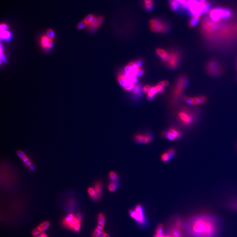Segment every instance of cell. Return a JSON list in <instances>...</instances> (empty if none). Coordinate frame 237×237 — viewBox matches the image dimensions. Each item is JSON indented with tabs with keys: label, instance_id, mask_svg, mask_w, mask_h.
Returning a JSON list of instances; mask_svg holds the SVG:
<instances>
[{
	"label": "cell",
	"instance_id": "cell-1",
	"mask_svg": "<svg viewBox=\"0 0 237 237\" xmlns=\"http://www.w3.org/2000/svg\"><path fill=\"white\" fill-rule=\"evenodd\" d=\"M186 228L187 232L192 237H218L221 223L215 216L198 214L189 218Z\"/></svg>",
	"mask_w": 237,
	"mask_h": 237
},
{
	"label": "cell",
	"instance_id": "cell-2",
	"mask_svg": "<svg viewBox=\"0 0 237 237\" xmlns=\"http://www.w3.org/2000/svg\"><path fill=\"white\" fill-rule=\"evenodd\" d=\"M195 115L189 108H182L178 111L177 118L180 125L184 127H189L193 124Z\"/></svg>",
	"mask_w": 237,
	"mask_h": 237
},
{
	"label": "cell",
	"instance_id": "cell-3",
	"mask_svg": "<svg viewBox=\"0 0 237 237\" xmlns=\"http://www.w3.org/2000/svg\"><path fill=\"white\" fill-rule=\"evenodd\" d=\"M130 216L134 219L141 227H145L148 225V220L145 217L144 210L142 206L138 204L135 207V209H130L129 210Z\"/></svg>",
	"mask_w": 237,
	"mask_h": 237
},
{
	"label": "cell",
	"instance_id": "cell-4",
	"mask_svg": "<svg viewBox=\"0 0 237 237\" xmlns=\"http://www.w3.org/2000/svg\"><path fill=\"white\" fill-rule=\"evenodd\" d=\"M188 84V79L186 76H180L177 80L175 87L173 91L172 105H175L178 99L182 95L183 91L186 87Z\"/></svg>",
	"mask_w": 237,
	"mask_h": 237
},
{
	"label": "cell",
	"instance_id": "cell-5",
	"mask_svg": "<svg viewBox=\"0 0 237 237\" xmlns=\"http://www.w3.org/2000/svg\"><path fill=\"white\" fill-rule=\"evenodd\" d=\"M149 26L152 31L154 33H166L169 30V24L159 18L152 19L149 21Z\"/></svg>",
	"mask_w": 237,
	"mask_h": 237
},
{
	"label": "cell",
	"instance_id": "cell-6",
	"mask_svg": "<svg viewBox=\"0 0 237 237\" xmlns=\"http://www.w3.org/2000/svg\"><path fill=\"white\" fill-rule=\"evenodd\" d=\"M209 15L213 21L218 22L221 19H227L231 17L232 13L228 9L217 8L210 10Z\"/></svg>",
	"mask_w": 237,
	"mask_h": 237
},
{
	"label": "cell",
	"instance_id": "cell-7",
	"mask_svg": "<svg viewBox=\"0 0 237 237\" xmlns=\"http://www.w3.org/2000/svg\"><path fill=\"white\" fill-rule=\"evenodd\" d=\"M153 136L151 132L138 133L135 135L134 141L136 143L139 144H148L152 142Z\"/></svg>",
	"mask_w": 237,
	"mask_h": 237
},
{
	"label": "cell",
	"instance_id": "cell-8",
	"mask_svg": "<svg viewBox=\"0 0 237 237\" xmlns=\"http://www.w3.org/2000/svg\"><path fill=\"white\" fill-rule=\"evenodd\" d=\"M180 53L174 51L168 53L167 59L165 61L169 68L175 69L178 66L180 59Z\"/></svg>",
	"mask_w": 237,
	"mask_h": 237
},
{
	"label": "cell",
	"instance_id": "cell-9",
	"mask_svg": "<svg viewBox=\"0 0 237 237\" xmlns=\"http://www.w3.org/2000/svg\"><path fill=\"white\" fill-rule=\"evenodd\" d=\"M17 154L18 156L21 159L23 163L24 164L25 167L27 168L28 169H29L31 171L34 170L35 167H34L33 163L24 152L21 150L18 151Z\"/></svg>",
	"mask_w": 237,
	"mask_h": 237
},
{
	"label": "cell",
	"instance_id": "cell-10",
	"mask_svg": "<svg viewBox=\"0 0 237 237\" xmlns=\"http://www.w3.org/2000/svg\"><path fill=\"white\" fill-rule=\"evenodd\" d=\"M207 72L211 75L217 76L221 73V69L218 62L211 61L208 64L207 66Z\"/></svg>",
	"mask_w": 237,
	"mask_h": 237
},
{
	"label": "cell",
	"instance_id": "cell-11",
	"mask_svg": "<svg viewBox=\"0 0 237 237\" xmlns=\"http://www.w3.org/2000/svg\"><path fill=\"white\" fill-rule=\"evenodd\" d=\"M183 100L187 103L193 105H198L206 102L207 101V98L204 96L193 97L185 96L183 97Z\"/></svg>",
	"mask_w": 237,
	"mask_h": 237
},
{
	"label": "cell",
	"instance_id": "cell-12",
	"mask_svg": "<svg viewBox=\"0 0 237 237\" xmlns=\"http://www.w3.org/2000/svg\"><path fill=\"white\" fill-rule=\"evenodd\" d=\"M187 0H169L170 8L174 11H178L180 9H185Z\"/></svg>",
	"mask_w": 237,
	"mask_h": 237
},
{
	"label": "cell",
	"instance_id": "cell-13",
	"mask_svg": "<svg viewBox=\"0 0 237 237\" xmlns=\"http://www.w3.org/2000/svg\"><path fill=\"white\" fill-rule=\"evenodd\" d=\"M103 20L104 19L102 16H99L95 17L91 24L88 25V30H89L91 32H95L101 25Z\"/></svg>",
	"mask_w": 237,
	"mask_h": 237
},
{
	"label": "cell",
	"instance_id": "cell-14",
	"mask_svg": "<svg viewBox=\"0 0 237 237\" xmlns=\"http://www.w3.org/2000/svg\"><path fill=\"white\" fill-rule=\"evenodd\" d=\"M94 188L96 195L92 199L94 201H97L101 198L103 190V183L101 180H97L94 185Z\"/></svg>",
	"mask_w": 237,
	"mask_h": 237
},
{
	"label": "cell",
	"instance_id": "cell-15",
	"mask_svg": "<svg viewBox=\"0 0 237 237\" xmlns=\"http://www.w3.org/2000/svg\"><path fill=\"white\" fill-rule=\"evenodd\" d=\"M41 42L42 47L46 50H49L53 46V40L50 39L46 35L42 36Z\"/></svg>",
	"mask_w": 237,
	"mask_h": 237
},
{
	"label": "cell",
	"instance_id": "cell-16",
	"mask_svg": "<svg viewBox=\"0 0 237 237\" xmlns=\"http://www.w3.org/2000/svg\"><path fill=\"white\" fill-rule=\"evenodd\" d=\"M144 8L147 11H152L155 6L154 0H143Z\"/></svg>",
	"mask_w": 237,
	"mask_h": 237
},
{
	"label": "cell",
	"instance_id": "cell-17",
	"mask_svg": "<svg viewBox=\"0 0 237 237\" xmlns=\"http://www.w3.org/2000/svg\"><path fill=\"white\" fill-rule=\"evenodd\" d=\"M119 181H109L108 184V189L110 192H114L118 189Z\"/></svg>",
	"mask_w": 237,
	"mask_h": 237
},
{
	"label": "cell",
	"instance_id": "cell-18",
	"mask_svg": "<svg viewBox=\"0 0 237 237\" xmlns=\"http://www.w3.org/2000/svg\"><path fill=\"white\" fill-rule=\"evenodd\" d=\"M169 132L177 139H179L181 136V132L179 130L175 127H171L168 129Z\"/></svg>",
	"mask_w": 237,
	"mask_h": 237
},
{
	"label": "cell",
	"instance_id": "cell-19",
	"mask_svg": "<svg viewBox=\"0 0 237 237\" xmlns=\"http://www.w3.org/2000/svg\"><path fill=\"white\" fill-rule=\"evenodd\" d=\"M161 135L163 138L170 141H174L176 140V138L169 132L168 130L163 131L161 133Z\"/></svg>",
	"mask_w": 237,
	"mask_h": 237
},
{
	"label": "cell",
	"instance_id": "cell-20",
	"mask_svg": "<svg viewBox=\"0 0 237 237\" xmlns=\"http://www.w3.org/2000/svg\"><path fill=\"white\" fill-rule=\"evenodd\" d=\"M156 52L163 62H164L167 59L168 53H167L166 51L162 49L158 48L156 50Z\"/></svg>",
	"mask_w": 237,
	"mask_h": 237
},
{
	"label": "cell",
	"instance_id": "cell-21",
	"mask_svg": "<svg viewBox=\"0 0 237 237\" xmlns=\"http://www.w3.org/2000/svg\"><path fill=\"white\" fill-rule=\"evenodd\" d=\"M141 90H142V89H141V85L139 83H137L135 85L132 90V93L136 97H138V96L141 95Z\"/></svg>",
	"mask_w": 237,
	"mask_h": 237
},
{
	"label": "cell",
	"instance_id": "cell-22",
	"mask_svg": "<svg viewBox=\"0 0 237 237\" xmlns=\"http://www.w3.org/2000/svg\"><path fill=\"white\" fill-rule=\"evenodd\" d=\"M108 178L109 181H119V177L118 174L114 171H111L108 174Z\"/></svg>",
	"mask_w": 237,
	"mask_h": 237
},
{
	"label": "cell",
	"instance_id": "cell-23",
	"mask_svg": "<svg viewBox=\"0 0 237 237\" xmlns=\"http://www.w3.org/2000/svg\"><path fill=\"white\" fill-rule=\"evenodd\" d=\"M200 16H192V18L190 19V21H189V26L190 27H193L196 26L199 23V20H200Z\"/></svg>",
	"mask_w": 237,
	"mask_h": 237
},
{
	"label": "cell",
	"instance_id": "cell-24",
	"mask_svg": "<svg viewBox=\"0 0 237 237\" xmlns=\"http://www.w3.org/2000/svg\"><path fill=\"white\" fill-rule=\"evenodd\" d=\"M12 36V34L8 30L1 31V39L4 40H9Z\"/></svg>",
	"mask_w": 237,
	"mask_h": 237
},
{
	"label": "cell",
	"instance_id": "cell-25",
	"mask_svg": "<svg viewBox=\"0 0 237 237\" xmlns=\"http://www.w3.org/2000/svg\"><path fill=\"white\" fill-rule=\"evenodd\" d=\"M50 223L48 221H45V222L42 223H41L38 227V229L41 231V232H43L44 231H46L49 227Z\"/></svg>",
	"mask_w": 237,
	"mask_h": 237
},
{
	"label": "cell",
	"instance_id": "cell-26",
	"mask_svg": "<svg viewBox=\"0 0 237 237\" xmlns=\"http://www.w3.org/2000/svg\"><path fill=\"white\" fill-rule=\"evenodd\" d=\"M160 159L163 163H167V162L171 160L170 159V156H169V153L167 152V151L162 154L161 157H160Z\"/></svg>",
	"mask_w": 237,
	"mask_h": 237
},
{
	"label": "cell",
	"instance_id": "cell-27",
	"mask_svg": "<svg viewBox=\"0 0 237 237\" xmlns=\"http://www.w3.org/2000/svg\"><path fill=\"white\" fill-rule=\"evenodd\" d=\"M74 218H75V217L74 215L72 214H69L64 219L63 221L64 224L66 225V226H68V224L74 220Z\"/></svg>",
	"mask_w": 237,
	"mask_h": 237
},
{
	"label": "cell",
	"instance_id": "cell-28",
	"mask_svg": "<svg viewBox=\"0 0 237 237\" xmlns=\"http://www.w3.org/2000/svg\"><path fill=\"white\" fill-rule=\"evenodd\" d=\"M95 16L92 14H89L84 19V21L86 23L87 25H89L90 24H91L93 21L95 19Z\"/></svg>",
	"mask_w": 237,
	"mask_h": 237
},
{
	"label": "cell",
	"instance_id": "cell-29",
	"mask_svg": "<svg viewBox=\"0 0 237 237\" xmlns=\"http://www.w3.org/2000/svg\"><path fill=\"white\" fill-rule=\"evenodd\" d=\"M163 226L162 224H159L157 227V230H156V235L161 236L163 235Z\"/></svg>",
	"mask_w": 237,
	"mask_h": 237
},
{
	"label": "cell",
	"instance_id": "cell-30",
	"mask_svg": "<svg viewBox=\"0 0 237 237\" xmlns=\"http://www.w3.org/2000/svg\"><path fill=\"white\" fill-rule=\"evenodd\" d=\"M97 223L105 224V223H106V218H105V215L103 214L100 213L98 214V218H97Z\"/></svg>",
	"mask_w": 237,
	"mask_h": 237
},
{
	"label": "cell",
	"instance_id": "cell-31",
	"mask_svg": "<svg viewBox=\"0 0 237 237\" xmlns=\"http://www.w3.org/2000/svg\"><path fill=\"white\" fill-rule=\"evenodd\" d=\"M87 192H88V194L91 197V199L94 198L95 196L96 195V191H95V189H94V187H91L87 189Z\"/></svg>",
	"mask_w": 237,
	"mask_h": 237
},
{
	"label": "cell",
	"instance_id": "cell-32",
	"mask_svg": "<svg viewBox=\"0 0 237 237\" xmlns=\"http://www.w3.org/2000/svg\"><path fill=\"white\" fill-rule=\"evenodd\" d=\"M135 85L133 84L131 82H128L126 84L124 87V89L126 91H130L133 90L134 89V87H135Z\"/></svg>",
	"mask_w": 237,
	"mask_h": 237
},
{
	"label": "cell",
	"instance_id": "cell-33",
	"mask_svg": "<svg viewBox=\"0 0 237 237\" xmlns=\"http://www.w3.org/2000/svg\"><path fill=\"white\" fill-rule=\"evenodd\" d=\"M118 80L119 83V85H120L122 87H124L125 85L127 84V82L125 80L124 78V76L122 75H119L118 77Z\"/></svg>",
	"mask_w": 237,
	"mask_h": 237
},
{
	"label": "cell",
	"instance_id": "cell-34",
	"mask_svg": "<svg viewBox=\"0 0 237 237\" xmlns=\"http://www.w3.org/2000/svg\"><path fill=\"white\" fill-rule=\"evenodd\" d=\"M167 152H168L169 156H170V159L172 160L173 159L174 157L175 156L176 153V150L174 148H169L167 150Z\"/></svg>",
	"mask_w": 237,
	"mask_h": 237
},
{
	"label": "cell",
	"instance_id": "cell-35",
	"mask_svg": "<svg viewBox=\"0 0 237 237\" xmlns=\"http://www.w3.org/2000/svg\"><path fill=\"white\" fill-rule=\"evenodd\" d=\"M46 36H47L50 39L53 40V39L55 37V32H54L52 30L48 29L47 30V35H46Z\"/></svg>",
	"mask_w": 237,
	"mask_h": 237
},
{
	"label": "cell",
	"instance_id": "cell-36",
	"mask_svg": "<svg viewBox=\"0 0 237 237\" xmlns=\"http://www.w3.org/2000/svg\"><path fill=\"white\" fill-rule=\"evenodd\" d=\"M124 73L125 74H127V75H131V76H133L132 75V69L131 67H130L129 66V65H127V66H125L124 68Z\"/></svg>",
	"mask_w": 237,
	"mask_h": 237
},
{
	"label": "cell",
	"instance_id": "cell-37",
	"mask_svg": "<svg viewBox=\"0 0 237 237\" xmlns=\"http://www.w3.org/2000/svg\"><path fill=\"white\" fill-rule=\"evenodd\" d=\"M155 87H156L157 92L159 93H163L164 92V89L163 87H162L161 85H159V84L156 85L155 86Z\"/></svg>",
	"mask_w": 237,
	"mask_h": 237
},
{
	"label": "cell",
	"instance_id": "cell-38",
	"mask_svg": "<svg viewBox=\"0 0 237 237\" xmlns=\"http://www.w3.org/2000/svg\"><path fill=\"white\" fill-rule=\"evenodd\" d=\"M78 222H78V221H77L75 218H74V220L68 224V226L67 227H69V228H71V229H74V227L76 225V224H77Z\"/></svg>",
	"mask_w": 237,
	"mask_h": 237
},
{
	"label": "cell",
	"instance_id": "cell-39",
	"mask_svg": "<svg viewBox=\"0 0 237 237\" xmlns=\"http://www.w3.org/2000/svg\"><path fill=\"white\" fill-rule=\"evenodd\" d=\"M86 25H87V24H86V23L84 21H83L80 22L78 24V25H77V28L79 30L83 29L85 27Z\"/></svg>",
	"mask_w": 237,
	"mask_h": 237
},
{
	"label": "cell",
	"instance_id": "cell-40",
	"mask_svg": "<svg viewBox=\"0 0 237 237\" xmlns=\"http://www.w3.org/2000/svg\"><path fill=\"white\" fill-rule=\"evenodd\" d=\"M152 87H151L150 86L148 85H145L144 86V87L142 88V91L144 93H148L149 91L150 90L151 88Z\"/></svg>",
	"mask_w": 237,
	"mask_h": 237
},
{
	"label": "cell",
	"instance_id": "cell-41",
	"mask_svg": "<svg viewBox=\"0 0 237 237\" xmlns=\"http://www.w3.org/2000/svg\"><path fill=\"white\" fill-rule=\"evenodd\" d=\"M41 232V231L40 230V229H38V227L37 228H36V229H34V230H33V231H32V234H33V236L34 237L35 236H36V235H37V234H39Z\"/></svg>",
	"mask_w": 237,
	"mask_h": 237
},
{
	"label": "cell",
	"instance_id": "cell-42",
	"mask_svg": "<svg viewBox=\"0 0 237 237\" xmlns=\"http://www.w3.org/2000/svg\"><path fill=\"white\" fill-rule=\"evenodd\" d=\"M138 82V77L136 76H132L131 80H130V82L132 83L134 85H136Z\"/></svg>",
	"mask_w": 237,
	"mask_h": 237
},
{
	"label": "cell",
	"instance_id": "cell-43",
	"mask_svg": "<svg viewBox=\"0 0 237 237\" xmlns=\"http://www.w3.org/2000/svg\"><path fill=\"white\" fill-rule=\"evenodd\" d=\"M155 95L152 94L150 91L148 92V94H147V98L149 100H152L155 97Z\"/></svg>",
	"mask_w": 237,
	"mask_h": 237
},
{
	"label": "cell",
	"instance_id": "cell-44",
	"mask_svg": "<svg viewBox=\"0 0 237 237\" xmlns=\"http://www.w3.org/2000/svg\"><path fill=\"white\" fill-rule=\"evenodd\" d=\"M8 25L5 24H2L1 25V31L7 30L8 29Z\"/></svg>",
	"mask_w": 237,
	"mask_h": 237
},
{
	"label": "cell",
	"instance_id": "cell-45",
	"mask_svg": "<svg viewBox=\"0 0 237 237\" xmlns=\"http://www.w3.org/2000/svg\"><path fill=\"white\" fill-rule=\"evenodd\" d=\"M144 70L140 68L139 69V70L137 72V73H136V76H137V77H140V76H142L143 75H144Z\"/></svg>",
	"mask_w": 237,
	"mask_h": 237
},
{
	"label": "cell",
	"instance_id": "cell-46",
	"mask_svg": "<svg viewBox=\"0 0 237 237\" xmlns=\"http://www.w3.org/2000/svg\"><path fill=\"white\" fill-rule=\"evenodd\" d=\"M80 223L81 222H78V223L76 224V225L74 227V228L73 229H74V231H76V232H78V231L80 230Z\"/></svg>",
	"mask_w": 237,
	"mask_h": 237
},
{
	"label": "cell",
	"instance_id": "cell-47",
	"mask_svg": "<svg viewBox=\"0 0 237 237\" xmlns=\"http://www.w3.org/2000/svg\"><path fill=\"white\" fill-rule=\"evenodd\" d=\"M169 83L167 81H162L159 83V85H161L162 87H167L169 85Z\"/></svg>",
	"mask_w": 237,
	"mask_h": 237
},
{
	"label": "cell",
	"instance_id": "cell-48",
	"mask_svg": "<svg viewBox=\"0 0 237 237\" xmlns=\"http://www.w3.org/2000/svg\"><path fill=\"white\" fill-rule=\"evenodd\" d=\"M101 233L99 231H97V230H95L93 232L92 234V237H98L99 236L100 234Z\"/></svg>",
	"mask_w": 237,
	"mask_h": 237
},
{
	"label": "cell",
	"instance_id": "cell-49",
	"mask_svg": "<svg viewBox=\"0 0 237 237\" xmlns=\"http://www.w3.org/2000/svg\"><path fill=\"white\" fill-rule=\"evenodd\" d=\"M75 218L79 222H81L82 219V217L80 213L77 214L75 216Z\"/></svg>",
	"mask_w": 237,
	"mask_h": 237
},
{
	"label": "cell",
	"instance_id": "cell-50",
	"mask_svg": "<svg viewBox=\"0 0 237 237\" xmlns=\"http://www.w3.org/2000/svg\"><path fill=\"white\" fill-rule=\"evenodd\" d=\"M143 63V61L141 59L138 60H137V61L135 62L136 64H137L139 67H141V66H142Z\"/></svg>",
	"mask_w": 237,
	"mask_h": 237
},
{
	"label": "cell",
	"instance_id": "cell-51",
	"mask_svg": "<svg viewBox=\"0 0 237 237\" xmlns=\"http://www.w3.org/2000/svg\"><path fill=\"white\" fill-rule=\"evenodd\" d=\"M1 59L2 60L3 62L6 61V58H5V57H4V54H3V52H2V49H1Z\"/></svg>",
	"mask_w": 237,
	"mask_h": 237
},
{
	"label": "cell",
	"instance_id": "cell-52",
	"mask_svg": "<svg viewBox=\"0 0 237 237\" xmlns=\"http://www.w3.org/2000/svg\"><path fill=\"white\" fill-rule=\"evenodd\" d=\"M104 226H105V224H102V223H97V227L101 228V229H103Z\"/></svg>",
	"mask_w": 237,
	"mask_h": 237
},
{
	"label": "cell",
	"instance_id": "cell-53",
	"mask_svg": "<svg viewBox=\"0 0 237 237\" xmlns=\"http://www.w3.org/2000/svg\"><path fill=\"white\" fill-rule=\"evenodd\" d=\"M106 233H105V232H102L98 237H105V236H106Z\"/></svg>",
	"mask_w": 237,
	"mask_h": 237
},
{
	"label": "cell",
	"instance_id": "cell-54",
	"mask_svg": "<svg viewBox=\"0 0 237 237\" xmlns=\"http://www.w3.org/2000/svg\"><path fill=\"white\" fill-rule=\"evenodd\" d=\"M172 237L170 236L167 235H161V236H159L156 235V234H155V237Z\"/></svg>",
	"mask_w": 237,
	"mask_h": 237
},
{
	"label": "cell",
	"instance_id": "cell-55",
	"mask_svg": "<svg viewBox=\"0 0 237 237\" xmlns=\"http://www.w3.org/2000/svg\"><path fill=\"white\" fill-rule=\"evenodd\" d=\"M95 229L97 230V231H99V232H101V233L103 232V229L98 228V227H97Z\"/></svg>",
	"mask_w": 237,
	"mask_h": 237
},
{
	"label": "cell",
	"instance_id": "cell-56",
	"mask_svg": "<svg viewBox=\"0 0 237 237\" xmlns=\"http://www.w3.org/2000/svg\"><path fill=\"white\" fill-rule=\"evenodd\" d=\"M43 234V233L41 232L39 234H37V235L35 236H34V237H41L42 236V235Z\"/></svg>",
	"mask_w": 237,
	"mask_h": 237
},
{
	"label": "cell",
	"instance_id": "cell-57",
	"mask_svg": "<svg viewBox=\"0 0 237 237\" xmlns=\"http://www.w3.org/2000/svg\"><path fill=\"white\" fill-rule=\"evenodd\" d=\"M41 237H47V235L45 233H43Z\"/></svg>",
	"mask_w": 237,
	"mask_h": 237
},
{
	"label": "cell",
	"instance_id": "cell-58",
	"mask_svg": "<svg viewBox=\"0 0 237 237\" xmlns=\"http://www.w3.org/2000/svg\"><path fill=\"white\" fill-rule=\"evenodd\" d=\"M199 2H207V1L206 0H199Z\"/></svg>",
	"mask_w": 237,
	"mask_h": 237
},
{
	"label": "cell",
	"instance_id": "cell-59",
	"mask_svg": "<svg viewBox=\"0 0 237 237\" xmlns=\"http://www.w3.org/2000/svg\"><path fill=\"white\" fill-rule=\"evenodd\" d=\"M105 237H110L109 236V234H106V236Z\"/></svg>",
	"mask_w": 237,
	"mask_h": 237
}]
</instances>
